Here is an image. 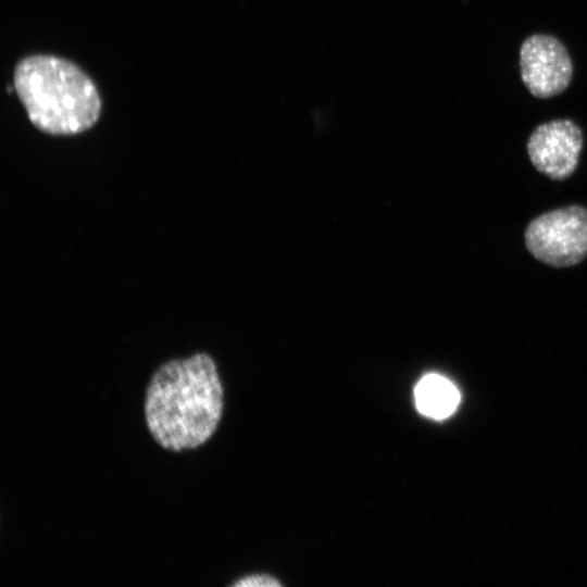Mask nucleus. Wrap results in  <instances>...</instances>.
<instances>
[{"label": "nucleus", "mask_w": 587, "mask_h": 587, "mask_svg": "<svg viewBox=\"0 0 587 587\" xmlns=\"http://www.w3.org/2000/svg\"><path fill=\"white\" fill-rule=\"evenodd\" d=\"M143 413L161 447L180 452L203 445L223 413V386L214 360L198 352L162 364L148 384Z\"/></svg>", "instance_id": "f257e3e1"}, {"label": "nucleus", "mask_w": 587, "mask_h": 587, "mask_svg": "<svg viewBox=\"0 0 587 587\" xmlns=\"http://www.w3.org/2000/svg\"><path fill=\"white\" fill-rule=\"evenodd\" d=\"M14 89L29 121L50 135H74L99 118L101 101L88 75L68 60L32 55L14 71Z\"/></svg>", "instance_id": "f03ea898"}, {"label": "nucleus", "mask_w": 587, "mask_h": 587, "mask_svg": "<svg viewBox=\"0 0 587 587\" xmlns=\"http://www.w3.org/2000/svg\"><path fill=\"white\" fill-rule=\"evenodd\" d=\"M527 250L555 267L575 265L587 257V209L570 205L544 213L525 230Z\"/></svg>", "instance_id": "7ed1b4c3"}, {"label": "nucleus", "mask_w": 587, "mask_h": 587, "mask_svg": "<svg viewBox=\"0 0 587 587\" xmlns=\"http://www.w3.org/2000/svg\"><path fill=\"white\" fill-rule=\"evenodd\" d=\"M521 78L528 91L540 99L554 97L570 85L573 66L563 43L547 34L527 37L520 49Z\"/></svg>", "instance_id": "20e7f679"}, {"label": "nucleus", "mask_w": 587, "mask_h": 587, "mask_svg": "<svg viewBox=\"0 0 587 587\" xmlns=\"http://www.w3.org/2000/svg\"><path fill=\"white\" fill-rule=\"evenodd\" d=\"M583 133L572 120L560 118L537 126L527 141L535 168L551 179L571 176L579 160Z\"/></svg>", "instance_id": "39448f33"}, {"label": "nucleus", "mask_w": 587, "mask_h": 587, "mask_svg": "<svg viewBox=\"0 0 587 587\" xmlns=\"http://www.w3.org/2000/svg\"><path fill=\"white\" fill-rule=\"evenodd\" d=\"M414 396L419 411L437 420L452 414L460 401V394L455 386L438 374H428L421 378L415 387Z\"/></svg>", "instance_id": "423d86ee"}, {"label": "nucleus", "mask_w": 587, "mask_h": 587, "mask_svg": "<svg viewBox=\"0 0 587 587\" xmlns=\"http://www.w3.org/2000/svg\"><path fill=\"white\" fill-rule=\"evenodd\" d=\"M236 587H278L282 584L273 576L255 574L246 576L234 584Z\"/></svg>", "instance_id": "0eeeda50"}]
</instances>
